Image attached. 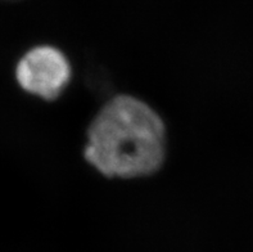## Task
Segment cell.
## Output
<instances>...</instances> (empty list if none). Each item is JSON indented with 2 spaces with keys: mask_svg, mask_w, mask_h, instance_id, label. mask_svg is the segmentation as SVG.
Instances as JSON below:
<instances>
[{
  "mask_svg": "<svg viewBox=\"0 0 253 252\" xmlns=\"http://www.w3.org/2000/svg\"><path fill=\"white\" fill-rule=\"evenodd\" d=\"M84 156L107 178L152 175L166 157L164 120L136 97H113L90 124Z\"/></svg>",
  "mask_w": 253,
  "mask_h": 252,
  "instance_id": "1",
  "label": "cell"
},
{
  "mask_svg": "<svg viewBox=\"0 0 253 252\" xmlns=\"http://www.w3.org/2000/svg\"><path fill=\"white\" fill-rule=\"evenodd\" d=\"M72 68L63 51L40 45L29 50L19 59L16 77L25 92L45 101H54L70 84Z\"/></svg>",
  "mask_w": 253,
  "mask_h": 252,
  "instance_id": "2",
  "label": "cell"
}]
</instances>
